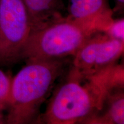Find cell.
Returning a JSON list of instances; mask_svg holds the SVG:
<instances>
[{
    "mask_svg": "<svg viewBox=\"0 0 124 124\" xmlns=\"http://www.w3.org/2000/svg\"><path fill=\"white\" fill-rule=\"evenodd\" d=\"M71 69L67 78L51 97L41 121L47 124L84 122L103 108L108 95L124 88L123 65L115 64L97 73L83 77Z\"/></svg>",
    "mask_w": 124,
    "mask_h": 124,
    "instance_id": "1",
    "label": "cell"
},
{
    "mask_svg": "<svg viewBox=\"0 0 124 124\" xmlns=\"http://www.w3.org/2000/svg\"><path fill=\"white\" fill-rule=\"evenodd\" d=\"M66 62L65 58L27 61L12 79L7 124L38 121L40 106L64 71Z\"/></svg>",
    "mask_w": 124,
    "mask_h": 124,
    "instance_id": "2",
    "label": "cell"
},
{
    "mask_svg": "<svg viewBox=\"0 0 124 124\" xmlns=\"http://www.w3.org/2000/svg\"><path fill=\"white\" fill-rule=\"evenodd\" d=\"M105 30L97 23L63 17L31 32L21 52V60L27 62L73 56L91 37Z\"/></svg>",
    "mask_w": 124,
    "mask_h": 124,
    "instance_id": "3",
    "label": "cell"
},
{
    "mask_svg": "<svg viewBox=\"0 0 124 124\" xmlns=\"http://www.w3.org/2000/svg\"><path fill=\"white\" fill-rule=\"evenodd\" d=\"M31 32L30 21L22 0H0V66H11L21 60Z\"/></svg>",
    "mask_w": 124,
    "mask_h": 124,
    "instance_id": "4",
    "label": "cell"
},
{
    "mask_svg": "<svg viewBox=\"0 0 124 124\" xmlns=\"http://www.w3.org/2000/svg\"><path fill=\"white\" fill-rule=\"evenodd\" d=\"M124 41L103 32L91 37L73 56L72 69L82 77L90 76L116 64L123 55Z\"/></svg>",
    "mask_w": 124,
    "mask_h": 124,
    "instance_id": "5",
    "label": "cell"
},
{
    "mask_svg": "<svg viewBox=\"0 0 124 124\" xmlns=\"http://www.w3.org/2000/svg\"><path fill=\"white\" fill-rule=\"evenodd\" d=\"M69 13V19L97 23L105 31L114 20L106 0H70Z\"/></svg>",
    "mask_w": 124,
    "mask_h": 124,
    "instance_id": "6",
    "label": "cell"
},
{
    "mask_svg": "<svg viewBox=\"0 0 124 124\" xmlns=\"http://www.w3.org/2000/svg\"><path fill=\"white\" fill-rule=\"evenodd\" d=\"M30 21L31 32L38 31L63 18L59 0H22Z\"/></svg>",
    "mask_w": 124,
    "mask_h": 124,
    "instance_id": "7",
    "label": "cell"
},
{
    "mask_svg": "<svg viewBox=\"0 0 124 124\" xmlns=\"http://www.w3.org/2000/svg\"><path fill=\"white\" fill-rule=\"evenodd\" d=\"M124 88L116 89L110 93L105 105L107 108L103 113H97L85 121L83 124H124Z\"/></svg>",
    "mask_w": 124,
    "mask_h": 124,
    "instance_id": "8",
    "label": "cell"
},
{
    "mask_svg": "<svg viewBox=\"0 0 124 124\" xmlns=\"http://www.w3.org/2000/svg\"><path fill=\"white\" fill-rule=\"evenodd\" d=\"M12 79L0 69V110L7 108L10 98Z\"/></svg>",
    "mask_w": 124,
    "mask_h": 124,
    "instance_id": "9",
    "label": "cell"
},
{
    "mask_svg": "<svg viewBox=\"0 0 124 124\" xmlns=\"http://www.w3.org/2000/svg\"><path fill=\"white\" fill-rule=\"evenodd\" d=\"M103 32L111 38L124 41V18L113 20L106 30Z\"/></svg>",
    "mask_w": 124,
    "mask_h": 124,
    "instance_id": "10",
    "label": "cell"
},
{
    "mask_svg": "<svg viewBox=\"0 0 124 124\" xmlns=\"http://www.w3.org/2000/svg\"><path fill=\"white\" fill-rule=\"evenodd\" d=\"M116 7L114 8V11L117 12L118 10H121L124 7V0H115Z\"/></svg>",
    "mask_w": 124,
    "mask_h": 124,
    "instance_id": "11",
    "label": "cell"
},
{
    "mask_svg": "<svg viewBox=\"0 0 124 124\" xmlns=\"http://www.w3.org/2000/svg\"><path fill=\"white\" fill-rule=\"evenodd\" d=\"M1 110H0V124L1 123H3V120H2V115H1Z\"/></svg>",
    "mask_w": 124,
    "mask_h": 124,
    "instance_id": "12",
    "label": "cell"
}]
</instances>
